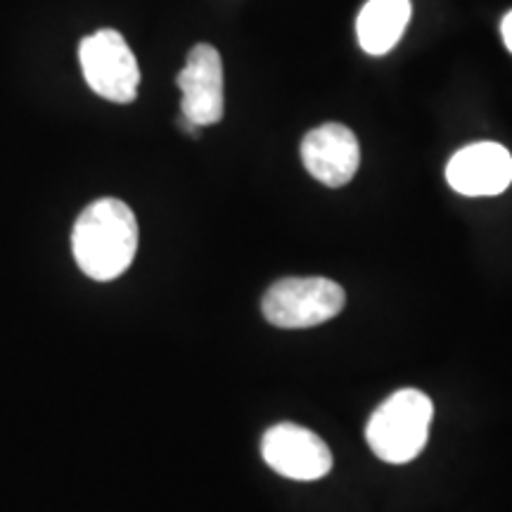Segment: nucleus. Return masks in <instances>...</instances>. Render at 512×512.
I'll list each match as a JSON object with an SVG mask.
<instances>
[{"mask_svg": "<svg viewBox=\"0 0 512 512\" xmlns=\"http://www.w3.org/2000/svg\"><path fill=\"white\" fill-rule=\"evenodd\" d=\"M76 264L88 278L110 283L126 273L138 252V221L117 197H102L81 211L72 230Z\"/></svg>", "mask_w": 512, "mask_h": 512, "instance_id": "nucleus-1", "label": "nucleus"}, {"mask_svg": "<svg viewBox=\"0 0 512 512\" xmlns=\"http://www.w3.org/2000/svg\"><path fill=\"white\" fill-rule=\"evenodd\" d=\"M434 418L432 399L420 389H401L370 415L366 441L384 463L403 465L418 458Z\"/></svg>", "mask_w": 512, "mask_h": 512, "instance_id": "nucleus-2", "label": "nucleus"}, {"mask_svg": "<svg viewBox=\"0 0 512 512\" xmlns=\"http://www.w3.org/2000/svg\"><path fill=\"white\" fill-rule=\"evenodd\" d=\"M344 304H347V294L335 280L285 278L268 287L261 311L275 328L304 330L339 316Z\"/></svg>", "mask_w": 512, "mask_h": 512, "instance_id": "nucleus-3", "label": "nucleus"}, {"mask_svg": "<svg viewBox=\"0 0 512 512\" xmlns=\"http://www.w3.org/2000/svg\"><path fill=\"white\" fill-rule=\"evenodd\" d=\"M79 62L86 83L100 98L133 102L140 86V67L124 36L114 29H100L86 36L79 46Z\"/></svg>", "mask_w": 512, "mask_h": 512, "instance_id": "nucleus-4", "label": "nucleus"}, {"mask_svg": "<svg viewBox=\"0 0 512 512\" xmlns=\"http://www.w3.org/2000/svg\"><path fill=\"white\" fill-rule=\"evenodd\" d=\"M261 456L273 472L294 482H316L332 470L328 444L294 422H280L264 434Z\"/></svg>", "mask_w": 512, "mask_h": 512, "instance_id": "nucleus-5", "label": "nucleus"}, {"mask_svg": "<svg viewBox=\"0 0 512 512\" xmlns=\"http://www.w3.org/2000/svg\"><path fill=\"white\" fill-rule=\"evenodd\" d=\"M183 119L195 126H214L223 119V62L219 50L209 43H197L188 53L183 72L178 74Z\"/></svg>", "mask_w": 512, "mask_h": 512, "instance_id": "nucleus-6", "label": "nucleus"}, {"mask_svg": "<svg viewBox=\"0 0 512 512\" xmlns=\"http://www.w3.org/2000/svg\"><path fill=\"white\" fill-rule=\"evenodd\" d=\"M302 162L318 183L342 188L356 176L361 147L354 131L342 124H323L302 140Z\"/></svg>", "mask_w": 512, "mask_h": 512, "instance_id": "nucleus-7", "label": "nucleus"}, {"mask_svg": "<svg viewBox=\"0 0 512 512\" xmlns=\"http://www.w3.org/2000/svg\"><path fill=\"white\" fill-rule=\"evenodd\" d=\"M446 181L465 197L501 195L512 183V155L498 143L467 145L448 162Z\"/></svg>", "mask_w": 512, "mask_h": 512, "instance_id": "nucleus-8", "label": "nucleus"}, {"mask_svg": "<svg viewBox=\"0 0 512 512\" xmlns=\"http://www.w3.org/2000/svg\"><path fill=\"white\" fill-rule=\"evenodd\" d=\"M411 19V0H368L356 19V34L368 55H387Z\"/></svg>", "mask_w": 512, "mask_h": 512, "instance_id": "nucleus-9", "label": "nucleus"}, {"mask_svg": "<svg viewBox=\"0 0 512 512\" xmlns=\"http://www.w3.org/2000/svg\"><path fill=\"white\" fill-rule=\"evenodd\" d=\"M501 34H503L505 48H508L510 53H512V10L508 12V15L503 17V22H501Z\"/></svg>", "mask_w": 512, "mask_h": 512, "instance_id": "nucleus-10", "label": "nucleus"}]
</instances>
